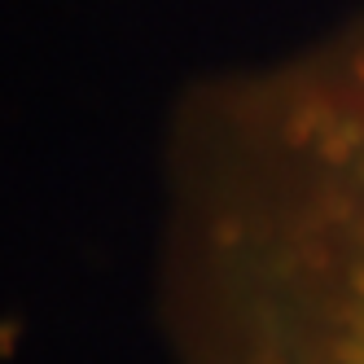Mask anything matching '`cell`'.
<instances>
[{"mask_svg":"<svg viewBox=\"0 0 364 364\" xmlns=\"http://www.w3.org/2000/svg\"><path fill=\"white\" fill-rule=\"evenodd\" d=\"M185 228L198 364H364V40L211 114Z\"/></svg>","mask_w":364,"mask_h":364,"instance_id":"1","label":"cell"}]
</instances>
